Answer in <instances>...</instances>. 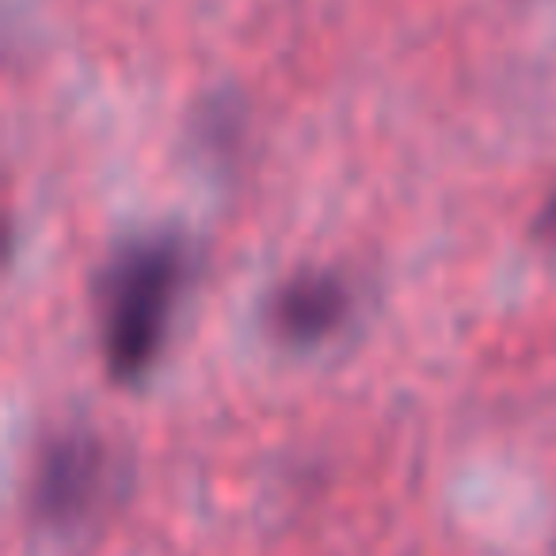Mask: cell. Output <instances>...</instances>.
I'll return each mask as SVG.
<instances>
[{
  "mask_svg": "<svg viewBox=\"0 0 556 556\" xmlns=\"http://www.w3.org/2000/svg\"><path fill=\"white\" fill-rule=\"evenodd\" d=\"M179 278H184V255H179V244L164 237L126 248L123 260L115 263L108 278L103 348H108L111 374L118 381L141 378L153 366Z\"/></svg>",
  "mask_w": 556,
  "mask_h": 556,
  "instance_id": "1",
  "label": "cell"
},
{
  "mask_svg": "<svg viewBox=\"0 0 556 556\" xmlns=\"http://www.w3.org/2000/svg\"><path fill=\"white\" fill-rule=\"evenodd\" d=\"M103 472V450L92 434H62L50 442L35 472V515L42 522H70L85 515Z\"/></svg>",
  "mask_w": 556,
  "mask_h": 556,
  "instance_id": "2",
  "label": "cell"
},
{
  "mask_svg": "<svg viewBox=\"0 0 556 556\" xmlns=\"http://www.w3.org/2000/svg\"><path fill=\"white\" fill-rule=\"evenodd\" d=\"M348 317V290L332 275H302L275 298V328L287 340L313 343Z\"/></svg>",
  "mask_w": 556,
  "mask_h": 556,
  "instance_id": "3",
  "label": "cell"
},
{
  "mask_svg": "<svg viewBox=\"0 0 556 556\" xmlns=\"http://www.w3.org/2000/svg\"><path fill=\"white\" fill-rule=\"evenodd\" d=\"M541 229H545L548 237L556 240V199L548 202V206H545V214H541Z\"/></svg>",
  "mask_w": 556,
  "mask_h": 556,
  "instance_id": "4",
  "label": "cell"
}]
</instances>
